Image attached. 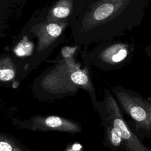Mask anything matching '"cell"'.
<instances>
[{
    "mask_svg": "<svg viewBox=\"0 0 151 151\" xmlns=\"http://www.w3.org/2000/svg\"><path fill=\"white\" fill-rule=\"evenodd\" d=\"M73 0H61L58 1L52 8L50 22L58 21L61 19L68 17L73 10Z\"/></svg>",
    "mask_w": 151,
    "mask_h": 151,
    "instance_id": "obj_5",
    "label": "cell"
},
{
    "mask_svg": "<svg viewBox=\"0 0 151 151\" xmlns=\"http://www.w3.org/2000/svg\"><path fill=\"white\" fill-rule=\"evenodd\" d=\"M32 49V45L29 42H21L18 44L15 51L19 56L29 55Z\"/></svg>",
    "mask_w": 151,
    "mask_h": 151,
    "instance_id": "obj_9",
    "label": "cell"
},
{
    "mask_svg": "<svg viewBox=\"0 0 151 151\" xmlns=\"http://www.w3.org/2000/svg\"><path fill=\"white\" fill-rule=\"evenodd\" d=\"M130 1V0H99L84 16L82 22V29L84 31H88L111 21L120 14Z\"/></svg>",
    "mask_w": 151,
    "mask_h": 151,
    "instance_id": "obj_1",
    "label": "cell"
},
{
    "mask_svg": "<svg viewBox=\"0 0 151 151\" xmlns=\"http://www.w3.org/2000/svg\"><path fill=\"white\" fill-rule=\"evenodd\" d=\"M77 47H65L63 49V54L64 57L70 58L74 54Z\"/></svg>",
    "mask_w": 151,
    "mask_h": 151,
    "instance_id": "obj_11",
    "label": "cell"
},
{
    "mask_svg": "<svg viewBox=\"0 0 151 151\" xmlns=\"http://www.w3.org/2000/svg\"><path fill=\"white\" fill-rule=\"evenodd\" d=\"M15 76V71L13 68L8 66L0 67V80L9 81Z\"/></svg>",
    "mask_w": 151,
    "mask_h": 151,
    "instance_id": "obj_10",
    "label": "cell"
},
{
    "mask_svg": "<svg viewBox=\"0 0 151 151\" xmlns=\"http://www.w3.org/2000/svg\"><path fill=\"white\" fill-rule=\"evenodd\" d=\"M150 55H151V52H150Z\"/></svg>",
    "mask_w": 151,
    "mask_h": 151,
    "instance_id": "obj_14",
    "label": "cell"
},
{
    "mask_svg": "<svg viewBox=\"0 0 151 151\" xmlns=\"http://www.w3.org/2000/svg\"><path fill=\"white\" fill-rule=\"evenodd\" d=\"M70 78L73 83L81 86L87 85L88 81L87 74L83 70H78V68L76 69L70 74Z\"/></svg>",
    "mask_w": 151,
    "mask_h": 151,
    "instance_id": "obj_7",
    "label": "cell"
},
{
    "mask_svg": "<svg viewBox=\"0 0 151 151\" xmlns=\"http://www.w3.org/2000/svg\"><path fill=\"white\" fill-rule=\"evenodd\" d=\"M127 54V46L123 43H117L103 50L100 57L107 63L116 64L124 60Z\"/></svg>",
    "mask_w": 151,
    "mask_h": 151,
    "instance_id": "obj_3",
    "label": "cell"
},
{
    "mask_svg": "<svg viewBox=\"0 0 151 151\" xmlns=\"http://www.w3.org/2000/svg\"><path fill=\"white\" fill-rule=\"evenodd\" d=\"M80 148H81V146L79 144L74 145V146H73V147L71 149H68L67 151H81Z\"/></svg>",
    "mask_w": 151,
    "mask_h": 151,
    "instance_id": "obj_13",
    "label": "cell"
},
{
    "mask_svg": "<svg viewBox=\"0 0 151 151\" xmlns=\"http://www.w3.org/2000/svg\"><path fill=\"white\" fill-rule=\"evenodd\" d=\"M44 123L47 127L54 130L68 132H78L79 130V127L77 124L55 116L48 117L45 119Z\"/></svg>",
    "mask_w": 151,
    "mask_h": 151,
    "instance_id": "obj_6",
    "label": "cell"
},
{
    "mask_svg": "<svg viewBox=\"0 0 151 151\" xmlns=\"http://www.w3.org/2000/svg\"><path fill=\"white\" fill-rule=\"evenodd\" d=\"M119 98L121 99L124 107L126 108V110L128 111L129 114L134 120L141 123H146L149 116L143 107L139 104L137 101H133L126 94L123 96H122Z\"/></svg>",
    "mask_w": 151,
    "mask_h": 151,
    "instance_id": "obj_4",
    "label": "cell"
},
{
    "mask_svg": "<svg viewBox=\"0 0 151 151\" xmlns=\"http://www.w3.org/2000/svg\"><path fill=\"white\" fill-rule=\"evenodd\" d=\"M66 25V22L59 21L44 25L39 34L40 48H44L52 43L61 34Z\"/></svg>",
    "mask_w": 151,
    "mask_h": 151,
    "instance_id": "obj_2",
    "label": "cell"
},
{
    "mask_svg": "<svg viewBox=\"0 0 151 151\" xmlns=\"http://www.w3.org/2000/svg\"><path fill=\"white\" fill-rule=\"evenodd\" d=\"M109 139L111 144L114 146H119L123 140L120 131L113 125L109 130Z\"/></svg>",
    "mask_w": 151,
    "mask_h": 151,
    "instance_id": "obj_8",
    "label": "cell"
},
{
    "mask_svg": "<svg viewBox=\"0 0 151 151\" xmlns=\"http://www.w3.org/2000/svg\"><path fill=\"white\" fill-rule=\"evenodd\" d=\"M12 146L5 141H0V151H14Z\"/></svg>",
    "mask_w": 151,
    "mask_h": 151,
    "instance_id": "obj_12",
    "label": "cell"
}]
</instances>
